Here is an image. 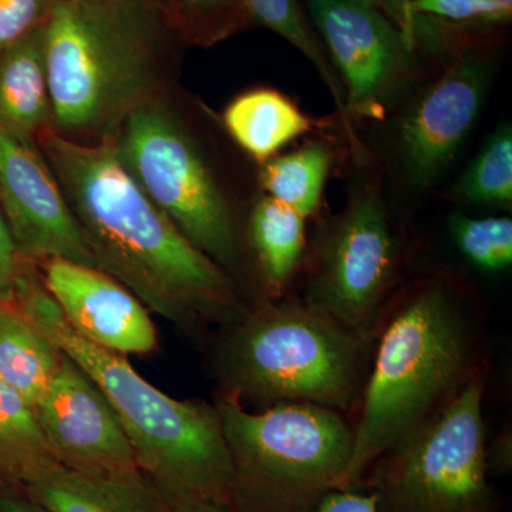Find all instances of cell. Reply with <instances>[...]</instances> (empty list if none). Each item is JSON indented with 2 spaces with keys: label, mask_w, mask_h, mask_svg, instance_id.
<instances>
[{
  "label": "cell",
  "mask_w": 512,
  "mask_h": 512,
  "mask_svg": "<svg viewBox=\"0 0 512 512\" xmlns=\"http://www.w3.org/2000/svg\"><path fill=\"white\" fill-rule=\"evenodd\" d=\"M36 146L62 188L97 268L148 311L187 332L228 326L249 311L235 279L194 247L148 198L110 138L83 143L43 130Z\"/></svg>",
  "instance_id": "6da1fadb"
},
{
  "label": "cell",
  "mask_w": 512,
  "mask_h": 512,
  "mask_svg": "<svg viewBox=\"0 0 512 512\" xmlns=\"http://www.w3.org/2000/svg\"><path fill=\"white\" fill-rule=\"evenodd\" d=\"M53 128L83 143L167 96L181 43L160 0H50L42 25Z\"/></svg>",
  "instance_id": "7a4b0ae2"
},
{
  "label": "cell",
  "mask_w": 512,
  "mask_h": 512,
  "mask_svg": "<svg viewBox=\"0 0 512 512\" xmlns=\"http://www.w3.org/2000/svg\"><path fill=\"white\" fill-rule=\"evenodd\" d=\"M12 299L99 387L165 504L197 501L231 510L234 466L217 407L168 396L138 375L126 356L84 339L47 293L36 265L16 276Z\"/></svg>",
  "instance_id": "3957f363"
},
{
  "label": "cell",
  "mask_w": 512,
  "mask_h": 512,
  "mask_svg": "<svg viewBox=\"0 0 512 512\" xmlns=\"http://www.w3.org/2000/svg\"><path fill=\"white\" fill-rule=\"evenodd\" d=\"M476 320L440 279L387 305L339 488L356 490L384 453L423 426L483 370Z\"/></svg>",
  "instance_id": "277c9868"
},
{
  "label": "cell",
  "mask_w": 512,
  "mask_h": 512,
  "mask_svg": "<svg viewBox=\"0 0 512 512\" xmlns=\"http://www.w3.org/2000/svg\"><path fill=\"white\" fill-rule=\"evenodd\" d=\"M215 352L221 392L262 409L308 403L346 413L359 404L375 336L303 299H264L225 326Z\"/></svg>",
  "instance_id": "5b68a950"
},
{
  "label": "cell",
  "mask_w": 512,
  "mask_h": 512,
  "mask_svg": "<svg viewBox=\"0 0 512 512\" xmlns=\"http://www.w3.org/2000/svg\"><path fill=\"white\" fill-rule=\"evenodd\" d=\"M215 407L234 466L231 512H309L339 488L355 440L343 413L308 403L249 412L225 392Z\"/></svg>",
  "instance_id": "8992f818"
},
{
  "label": "cell",
  "mask_w": 512,
  "mask_h": 512,
  "mask_svg": "<svg viewBox=\"0 0 512 512\" xmlns=\"http://www.w3.org/2000/svg\"><path fill=\"white\" fill-rule=\"evenodd\" d=\"M110 140L131 177L181 234L237 278L242 245L234 207L168 94L128 114Z\"/></svg>",
  "instance_id": "52a82bcc"
},
{
  "label": "cell",
  "mask_w": 512,
  "mask_h": 512,
  "mask_svg": "<svg viewBox=\"0 0 512 512\" xmlns=\"http://www.w3.org/2000/svg\"><path fill=\"white\" fill-rule=\"evenodd\" d=\"M484 369L439 412L376 461L384 512H497L488 483Z\"/></svg>",
  "instance_id": "ba28073f"
},
{
  "label": "cell",
  "mask_w": 512,
  "mask_h": 512,
  "mask_svg": "<svg viewBox=\"0 0 512 512\" xmlns=\"http://www.w3.org/2000/svg\"><path fill=\"white\" fill-rule=\"evenodd\" d=\"M399 272V244L382 194L350 197L316 245L303 301L348 328L376 336Z\"/></svg>",
  "instance_id": "9c48e42d"
},
{
  "label": "cell",
  "mask_w": 512,
  "mask_h": 512,
  "mask_svg": "<svg viewBox=\"0 0 512 512\" xmlns=\"http://www.w3.org/2000/svg\"><path fill=\"white\" fill-rule=\"evenodd\" d=\"M35 412L60 466L104 480L146 478L133 446L104 394L63 355Z\"/></svg>",
  "instance_id": "30bf717a"
},
{
  "label": "cell",
  "mask_w": 512,
  "mask_h": 512,
  "mask_svg": "<svg viewBox=\"0 0 512 512\" xmlns=\"http://www.w3.org/2000/svg\"><path fill=\"white\" fill-rule=\"evenodd\" d=\"M345 90L346 114L375 117L410 72L414 49L379 10L350 0H308Z\"/></svg>",
  "instance_id": "8fae6325"
},
{
  "label": "cell",
  "mask_w": 512,
  "mask_h": 512,
  "mask_svg": "<svg viewBox=\"0 0 512 512\" xmlns=\"http://www.w3.org/2000/svg\"><path fill=\"white\" fill-rule=\"evenodd\" d=\"M0 205L20 258L30 264L96 259L36 141L0 126ZM99 269V268H97Z\"/></svg>",
  "instance_id": "7c38bea8"
},
{
  "label": "cell",
  "mask_w": 512,
  "mask_h": 512,
  "mask_svg": "<svg viewBox=\"0 0 512 512\" xmlns=\"http://www.w3.org/2000/svg\"><path fill=\"white\" fill-rule=\"evenodd\" d=\"M488 80L483 59L460 57L409 110L400 126L399 154L413 188H429L454 160L476 124Z\"/></svg>",
  "instance_id": "4fadbf2b"
},
{
  "label": "cell",
  "mask_w": 512,
  "mask_h": 512,
  "mask_svg": "<svg viewBox=\"0 0 512 512\" xmlns=\"http://www.w3.org/2000/svg\"><path fill=\"white\" fill-rule=\"evenodd\" d=\"M36 266L64 319L84 339L124 356L157 349L150 311L113 276L66 259H47Z\"/></svg>",
  "instance_id": "5bb4252c"
},
{
  "label": "cell",
  "mask_w": 512,
  "mask_h": 512,
  "mask_svg": "<svg viewBox=\"0 0 512 512\" xmlns=\"http://www.w3.org/2000/svg\"><path fill=\"white\" fill-rule=\"evenodd\" d=\"M0 126L30 141L53 127L42 26L0 55Z\"/></svg>",
  "instance_id": "9a60e30c"
},
{
  "label": "cell",
  "mask_w": 512,
  "mask_h": 512,
  "mask_svg": "<svg viewBox=\"0 0 512 512\" xmlns=\"http://www.w3.org/2000/svg\"><path fill=\"white\" fill-rule=\"evenodd\" d=\"M26 493L46 512H170L147 477L104 480L59 467L26 488Z\"/></svg>",
  "instance_id": "2e32d148"
},
{
  "label": "cell",
  "mask_w": 512,
  "mask_h": 512,
  "mask_svg": "<svg viewBox=\"0 0 512 512\" xmlns=\"http://www.w3.org/2000/svg\"><path fill=\"white\" fill-rule=\"evenodd\" d=\"M222 120L232 140L261 164L315 126L291 99L272 89L239 94Z\"/></svg>",
  "instance_id": "e0dca14e"
},
{
  "label": "cell",
  "mask_w": 512,
  "mask_h": 512,
  "mask_svg": "<svg viewBox=\"0 0 512 512\" xmlns=\"http://www.w3.org/2000/svg\"><path fill=\"white\" fill-rule=\"evenodd\" d=\"M63 353L18 305L0 299V379L35 409L55 377Z\"/></svg>",
  "instance_id": "ac0fdd59"
},
{
  "label": "cell",
  "mask_w": 512,
  "mask_h": 512,
  "mask_svg": "<svg viewBox=\"0 0 512 512\" xmlns=\"http://www.w3.org/2000/svg\"><path fill=\"white\" fill-rule=\"evenodd\" d=\"M306 218L274 198L262 197L249 214L248 241L268 299L284 298L306 249Z\"/></svg>",
  "instance_id": "d6986e66"
},
{
  "label": "cell",
  "mask_w": 512,
  "mask_h": 512,
  "mask_svg": "<svg viewBox=\"0 0 512 512\" xmlns=\"http://www.w3.org/2000/svg\"><path fill=\"white\" fill-rule=\"evenodd\" d=\"M59 467L35 409L0 379V481L26 490Z\"/></svg>",
  "instance_id": "ffe728a7"
},
{
  "label": "cell",
  "mask_w": 512,
  "mask_h": 512,
  "mask_svg": "<svg viewBox=\"0 0 512 512\" xmlns=\"http://www.w3.org/2000/svg\"><path fill=\"white\" fill-rule=\"evenodd\" d=\"M332 164V150L319 141H309L292 153L265 161L259 183L268 197L288 205L303 218L312 217L322 204Z\"/></svg>",
  "instance_id": "44dd1931"
},
{
  "label": "cell",
  "mask_w": 512,
  "mask_h": 512,
  "mask_svg": "<svg viewBox=\"0 0 512 512\" xmlns=\"http://www.w3.org/2000/svg\"><path fill=\"white\" fill-rule=\"evenodd\" d=\"M165 19L181 43L210 49L247 28L244 0H160Z\"/></svg>",
  "instance_id": "7402d4cb"
},
{
  "label": "cell",
  "mask_w": 512,
  "mask_h": 512,
  "mask_svg": "<svg viewBox=\"0 0 512 512\" xmlns=\"http://www.w3.org/2000/svg\"><path fill=\"white\" fill-rule=\"evenodd\" d=\"M244 5L251 23H258L284 37L286 42L291 43L316 67L335 97L336 106L342 114H346L345 90L338 73L303 15L298 0H244Z\"/></svg>",
  "instance_id": "603a6c76"
},
{
  "label": "cell",
  "mask_w": 512,
  "mask_h": 512,
  "mask_svg": "<svg viewBox=\"0 0 512 512\" xmlns=\"http://www.w3.org/2000/svg\"><path fill=\"white\" fill-rule=\"evenodd\" d=\"M471 205L510 207L512 202V131L504 124L488 137L476 160L451 190Z\"/></svg>",
  "instance_id": "cb8c5ba5"
},
{
  "label": "cell",
  "mask_w": 512,
  "mask_h": 512,
  "mask_svg": "<svg viewBox=\"0 0 512 512\" xmlns=\"http://www.w3.org/2000/svg\"><path fill=\"white\" fill-rule=\"evenodd\" d=\"M454 244L471 264L487 272H500L512 264L510 218L454 217L450 221Z\"/></svg>",
  "instance_id": "d4e9b609"
},
{
  "label": "cell",
  "mask_w": 512,
  "mask_h": 512,
  "mask_svg": "<svg viewBox=\"0 0 512 512\" xmlns=\"http://www.w3.org/2000/svg\"><path fill=\"white\" fill-rule=\"evenodd\" d=\"M417 15L451 23L498 25L511 19L512 12L493 0H410Z\"/></svg>",
  "instance_id": "484cf974"
},
{
  "label": "cell",
  "mask_w": 512,
  "mask_h": 512,
  "mask_svg": "<svg viewBox=\"0 0 512 512\" xmlns=\"http://www.w3.org/2000/svg\"><path fill=\"white\" fill-rule=\"evenodd\" d=\"M382 12L397 26L413 49L419 43L434 45L444 39L441 20L417 15L410 6V0H350Z\"/></svg>",
  "instance_id": "4316f807"
},
{
  "label": "cell",
  "mask_w": 512,
  "mask_h": 512,
  "mask_svg": "<svg viewBox=\"0 0 512 512\" xmlns=\"http://www.w3.org/2000/svg\"><path fill=\"white\" fill-rule=\"evenodd\" d=\"M50 0H0V55L45 22Z\"/></svg>",
  "instance_id": "83f0119b"
},
{
  "label": "cell",
  "mask_w": 512,
  "mask_h": 512,
  "mask_svg": "<svg viewBox=\"0 0 512 512\" xmlns=\"http://www.w3.org/2000/svg\"><path fill=\"white\" fill-rule=\"evenodd\" d=\"M309 512H382L376 494L336 488L329 491Z\"/></svg>",
  "instance_id": "f1b7e54d"
},
{
  "label": "cell",
  "mask_w": 512,
  "mask_h": 512,
  "mask_svg": "<svg viewBox=\"0 0 512 512\" xmlns=\"http://www.w3.org/2000/svg\"><path fill=\"white\" fill-rule=\"evenodd\" d=\"M26 262L28 261L20 258L18 251H16L8 225H6L2 205H0V272L13 284Z\"/></svg>",
  "instance_id": "f546056e"
},
{
  "label": "cell",
  "mask_w": 512,
  "mask_h": 512,
  "mask_svg": "<svg viewBox=\"0 0 512 512\" xmlns=\"http://www.w3.org/2000/svg\"><path fill=\"white\" fill-rule=\"evenodd\" d=\"M488 470L495 468L501 473H507L511 470L512 464V446L511 434L504 433L494 441L491 450H487Z\"/></svg>",
  "instance_id": "4dcf8cb0"
},
{
  "label": "cell",
  "mask_w": 512,
  "mask_h": 512,
  "mask_svg": "<svg viewBox=\"0 0 512 512\" xmlns=\"http://www.w3.org/2000/svg\"><path fill=\"white\" fill-rule=\"evenodd\" d=\"M0 512H46L30 498H20L16 495H0Z\"/></svg>",
  "instance_id": "1f68e13d"
},
{
  "label": "cell",
  "mask_w": 512,
  "mask_h": 512,
  "mask_svg": "<svg viewBox=\"0 0 512 512\" xmlns=\"http://www.w3.org/2000/svg\"><path fill=\"white\" fill-rule=\"evenodd\" d=\"M167 505L170 512H231L229 508L222 507V505L197 503V501H191V503H175Z\"/></svg>",
  "instance_id": "d6a6232c"
},
{
  "label": "cell",
  "mask_w": 512,
  "mask_h": 512,
  "mask_svg": "<svg viewBox=\"0 0 512 512\" xmlns=\"http://www.w3.org/2000/svg\"><path fill=\"white\" fill-rule=\"evenodd\" d=\"M12 282L0 272V299L9 298L12 295Z\"/></svg>",
  "instance_id": "836d02e7"
},
{
  "label": "cell",
  "mask_w": 512,
  "mask_h": 512,
  "mask_svg": "<svg viewBox=\"0 0 512 512\" xmlns=\"http://www.w3.org/2000/svg\"><path fill=\"white\" fill-rule=\"evenodd\" d=\"M493 2L498 3L501 8L511 10L512 12V0H493Z\"/></svg>",
  "instance_id": "e575fe53"
}]
</instances>
